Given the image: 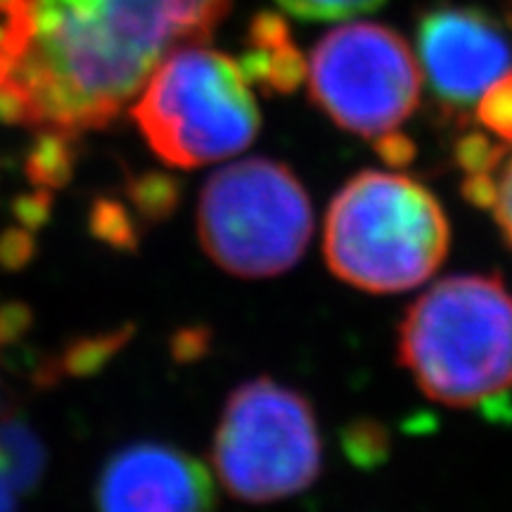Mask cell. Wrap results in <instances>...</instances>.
Returning a JSON list of instances; mask_svg holds the SVG:
<instances>
[{"label": "cell", "instance_id": "obj_1", "mask_svg": "<svg viewBox=\"0 0 512 512\" xmlns=\"http://www.w3.org/2000/svg\"><path fill=\"white\" fill-rule=\"evenodd\" d=\"M230 0H31L10 79L36 126L81 136L107 128L176 50L204 46Z\"/></svg>", "mask_w": 512, "mask_h": 512}, {"label": "cell", "instance_id": "obj_2", "mask_svg": "<svg viewBox=\"0 0 512 512\" xmlns=\"http://www.w3.org/2000/svg\"><path fill=\"white\" fill-rule=\"evenodd\" d=\"M399 361L422 394L475 408L512 392V294L498 275H451L422 292L399 328Z\"/></svg>", "mask_w": 512, "mask_h": 512}, {"label": "cell", "instance_id": "obj_3", "mask_svg": "<svg viewBox=\"0 0 512 512\" xmlns=\"http://www.w3.org/2000/svg\"><path fill=\"white\" fill-rule=\"evenodd\" d=\"M451 228L437 197L403 174L363 171L325 216L323 252L330 271L363 292L413 290L444 264Z\"/></svg>", "mask_w": 512, "mask_h": 512}, {"label": "cell", "instance_id": "obj_4", "mask_svg": "<svg viewBox=\"0 0 512 512\" xmlns=\"http://www.w3.org/2000/svg\"><path fill=\"white\" fill-rule=\"evenodd\" d=\"M131 114L152 152L178 169L238 155L254 143L261 126L238 64L204 46L166 57Z\"/></svg>", "mask_w": 512, "mask_h": 512}, {"label": "cell", "instance_id": "obj_5", "mask_svg": "<svg viewBox=\"0 0 512 512\" xmlns=\"http://www.w3.org/2000/svg\"><path fill=\"white\" fill-rule=\"evenodd\" d=\"M204 252L238 278H273L302 259L313 233L309 192L290 166L252 157L204 183L197 207Z\"/></svg>", "mask_w": 512, "mask_h": 512}, {"label": "cell", "instance_id": "obj_6", "mask_svg": "<svg viewBox=\"0 0 512 512\" xmlns=\"http://www.w3.org/2000/svg\"><path fill=\"white\" fill-rule=\"evenodd\" d=\"M211 463L240 501L273 503L302 494L323 465L309 399L271 377L240 384L223 408Z\"/></svg>", "mask_w": 512, "mask_h": 512}, {"label": "cell", "instance_id": "obj_7", "mask_svg": "<svg viewBox=\"0 0 512 512\" xmlns=\"http://www.w3.org/2000/svg\"><path fill=\"white\" fill-rule=\"evenodd\" d=\"M311 98L344 131L377 138L396 131L420 102V67L396 31L356 22L313 48Z\"/></svg>", "mask_w": 512, "mask_h": 512}, {"label": "cell", "instance_id": "obj_8", "mask_svg": "<svg viewBox=\"0 0 512 512\" xmlns=\"http://www.w3.org/2000/svg\"><path fill=\"white\" fill-rule=\"evenodd\" d=\"M418 48L432 93L467 110L512 72V46L503 29L477 8H437L420 19Z\"/></svg>", "mask_w": 512, "mask_h": 512}, {"label": "cell", "instance_id": "obj_9", "mask_svg": "<svg viewBox=\"0 0 512 512\" xmlns=\"http://www.w3.org/2000/svg\"><path fill=\"white\" fill-rule=\"evenodd\" d=\"M98 512H214V482L200 460L181 448L136 441L100 470Z\"/></svg>", "mask_w": 512, "mask_h": 512}, {"label": "cell", "instance_id": "obj_10", "mask_svg": "<svg viewBox=\"0 0 512 512\" xmlns=\"http://www.w3.org/2000/svg\"><path fill=\"white\" fill-rule=\"evenodd\" d=\"M46 448L36 432L15 413L0 415V475L17 494H29L41 482Z\"/></svg>", "mask_w": 512, "mask_h": 512}, {"label": "cell", "instance_id": "obj_11", "mask_svg": "<svg viewBox=\"0 0 512 512\" xmlns=\"http://www.w3.org/2000/svg\"><path fill=\"white\" fill-rule=\"evenodd\" d=\"M76 159H79V150H76L74 133L60 131V128H41L24 159V174L34 188L62 190L74 178Z\"/></svg>", "mask_w": 512, "mask_h": 512}, {"label": "cell", "instance_id": "obj_12", "mask_svg": "<svg viewBox=\"0 0 512 512\" xmlns=\"http://www.w3.org/2000/svg\"><path fill=\"white\" fill-rule=\"evenodd\" d=\"M133 335H136V325L124 323L114 330L76 337L55 358L57 373L60 377L88 380V377L102 373V368L131 342Z\"/></svg>", "mask_w": 512, "mask_h": 512}, {"label": "cell", "instance_id": "obj_13", "mask_svg": "<svg viewBox=\"0 0 512 512\" xmlns=\"http://www.w3.org/2000/svg\"><path fill=\"white\" fill-rule=\"evenodd\" d=\"M126 197L145 223H162L176 214L183 188L181 181L166 171H143L128 176Z\"/></svg>", "mask_w": 512, "mask_h": 512}, {"label": "cell", "instance_id": "obj_14", "mask_svg": "<svg viewBox=\"0 0 512 512\" xmlns=\"http://www.w3.org/2000/svg\"><path fill=\"white\" fill-rule=\"evenodd\" d=\"M88 233L100 245L114 249V252L133 254L140 245L138 226L131 211L114 197H95L88 209Z\"/></svg>", "mask_w": 512, "mask_h": 512}, {"label": "cell", "instance_id": "obj_15", "mask_svg": "<svg viewBox=\"0 0 512 512\" xmlns=\"http://www.w3.org/2000/svg\"><path fill=\"white\" fill-rule=\"evenodd\" d=\"M477 119L486 131L512 145V74L503 76L477 102Z\"/></svg>", "mask_w": 512, "mask_h": 512}, {"label": "cell", "instance_id": "obj_16", "mask_svg": "<svg viewBox=\"0 0 512 512\" xmlns=\"http://www.w3.org/2000/svg\"><path fill=\"white\" fill-rule=\"evenodd\" d=\"M384 0H278L280 8L302 19H349L375 12Z\"/></svg>", "mask_w": 512, "mask_h": 512}, {"label": "cell", "instance_id": "obj_17", "mask_svg": "<svg viewBox=\"0 0 512 512\" xmlns=\"http://www.w3.org/2000/svg\"><path fill=\"white\" fill-rule=\"evenodd\" d=\"M306 76H309V64H306L302 50L292 43L271 50V69H268L266 86L268 91L275 93H294L302 86Z\"/></svg>", "mask_w": 512, "mask_h": 512}, {"label": "cell", "instance_id": "obj_18", "mask_svg": "<svg viewBox=\"0 0 512 512\" xmlns=\"http://www.w3.org/2000/svg\"><path fill=\"white\" fill-rule=\"evenodd\" d=\"M505 145L491 143L484 133H467L456 147V159L467 174H491L501 164Z\"/></svg>", "mask_w": 512, "mask_h": 512}, {"label": "cell", "instance_id": "obj_19", "mask_svg": "<svg viewBox=\"0 0 512 512\" xmlns=\"http://www.w3.org/2000/svg\"><path fill=\"white\" fill-rule=\"evenodd\" d=\"M53 204H55L53 190L34 188L29 192H22V195H17L15 200H12L10 209L19 226L31 230V233H36V230L46 226L50 216H53Z\"/></svg>", "mask_w": 512, "mask_h": 512}, {"label": "cell", "instance_id": "obj_20", "mask_svg": "<svg viewBox=\"0 0 512 512\" xmlns=\"http://www.w3.org/2000/svg\"><path fill=\"white\" fill-rule=\"evenodd\" d=\"M36 256V240L31 230L10 226L0 233V268L17 273L31 264Z\"/></svg>", "mask_w": 512, "mask_h": 512}, {"label": "cell", "instance_id": "obj_21", "mask_svg": "<svg viewBox=\"0 0 512 512\" xmlns=\"http://www.w3.org/2000/svg\"><path fill=\"white\" fill-rule=\"evenodd\" d=\"M0 124L36 126V110L27 88L15 79H8L0 86Z\"/></svg>", "mask_w": 512, "mask_h": 512}, {"label": "cell", "instance_id": "obj_22", "mask_svg": "<svg viewBox=\"0 0 512 512\" xmlns=\"http://www.w3.org/2000/svg\"><path fill=\"white\" fill-rule=\"evenodd\" d=\"M34 325V311L24 302L0 304V354L22 339Z\"/></svg>", "mask_w": 512, "mask_h": 512}, {"label": "cell", "instance_id": "obj_23", "mask_svg": "<svg viewBox=\"0 0 512 512\" xmlns=\"http://www.w3.org/2000/svg\"><path fill=\"white\" fill-rule=\"evenodd\" d=\"M249 41L254 48L275 50L290 43V27L278 12H259L249 24Z\"/></svg>", "mask_w": 512, "mask_h": 512}, {"label": "cell", "instance_id": "obj_24", "mask_svg": "<svg viewBox=\"0 0 512 512\" xmlns=\"http://www.w3.org/2000/svg\"><path fill=\"white\" fill-rule=\"evenodd\" d=\"M211 342L209 328L202 325H190V328H181L171 337V356L178 363H192L200 361L202 356H207Z\"/></svg>", "mask_w": 512, "mask_h": 512}, {"label": "cell", "instance_id": "obj_25", "mask_svg": "<svg viewBox=\"0 0 512 512\" xmlns=\"http://www.w3.org/2000/svg\"><path fill=\"white\" fill-rule=\"evenodd\" d=\"M494 216L498 228H501L505 242L512 249V157L501 169V176L496 181V200H494Z\"/></svg>", "mask_w": 512, "mask_h": 512}, {"label": "cell", "instance_id": "obj_26", "mask_svg": "<svg viewBox=\"0 0 512 512\" xmlns=\"http://www.w3.org/2000/svg\"><path fill=\"white\" fill-rule=\"evenodd\" d=\"M375 147L384 162H387L389 166H394V169H403V166L411 164L415 157L413 140L408 136H403V133H396V131H389V133H384V136H377Z\"/></svg>", "mask_w": 512, "mask_h": 512}, {"label": "cell", "instance_id": "obj_27", "mask_svg": "<svg viewBox=\"0 0 512 512\" xmlns=\"http://www.w3.org/2000/svg\"><path fill=\"white\" fill-rule=\"evenodd\" d=\"M463 192L472 204L491 209L496 200V178L494 174H467L463 183Z\"/></svg>", "mask_w": 512, "mask_h": 512}, {"label": "cell", "instance_id": "obj_28", "mask_svg": "<svg viewBox=\"0 0 512 512\" xmlns=\"http://www.w3.org/2000/svg\"><path fill=\"white\" fill-rule=\"evenodd\" d=\"M238 67L247 81L264 83L266 86L268 69H271V50H264V48L249 50V53L240 60Z\"/></svg>", "mask_w": 512, "mask_h": 512}, {"label": "cell", "instance_id": "obj_29", "mask_svg": "<svg viewBox=\"0 0 512 512\" xmlns=\"http://www.w3.org/2000/svg\"><path fill=\"white\" fill-rule=\"evenodd\" d=\"M15 494H17V491L12 489L8 479L0 475V512H17Z\"/></svg>", "mask_w": 512, "mask_h": 512}, {"label": "cell", "instance_id": "obj_30", "mask_svg": "<svg viewBox=\"0 0 512 512\" xmlns=\"http://www.w3.org/2000/svg\"><path fill=\"white\" fill-rule=\"evenodd\" d=\"M10 74H12V62H10V57L0 53V86H3V83L10 79Z\"/></svg>", "mask_w": 512, "mask_h": 512}]
</instances>
